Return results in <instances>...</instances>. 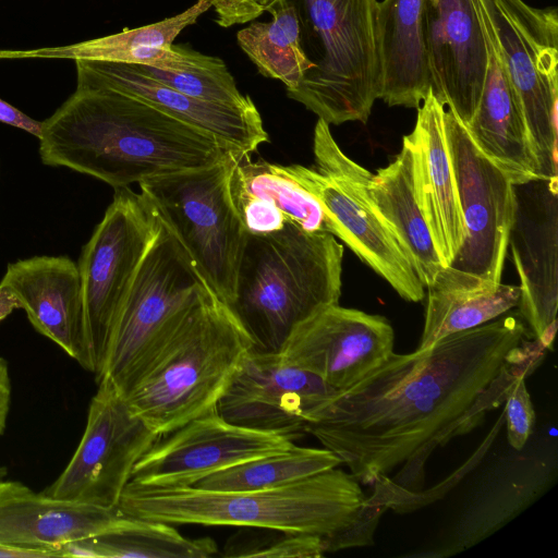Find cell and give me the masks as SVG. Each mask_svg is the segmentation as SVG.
Here are the masks:
<instances>
[{"mask_svg": "<svg viewBox=\"0 0 558 558\" xmlns=\"http://www.w3.org/2000/svg\"><path fill=\"white\" fill-rule=\"evenodd\" d=\"M525 379V375L518 377L505 400L507 439L515 450L523 449L533 433L536 420Z\"/></svg>", "mask_w": 558, "mask_h": 558, "instance_id": "obj_33", "label": "cell"}, {"mask_svg": "<svg viewBox=\"0 0 558 558\" xmlns=\"http://www.w3.org/2000/svg\"><path fill=\"white\" fill-rule=\"evenodd\" d=\"M16 308H20V303L15 295L8 288L0 286V322Z\"/></svg>", "mask_w": 558, "mask_h": 558, "instance_id": "obj_36", "label": "cell"}, {"mask_svg": "<svg viewBox=\"0 0 558 558\" xmlns=\"http://www.w3.org/2000/svg\"><path fill=\"white\" fill-rule=\"evenodd\" d=\"M7 471L4 468H0V482L5 477Z\"/></svg>", "mask_w": 558, "mask_h": 558, "instance_id": "obj_38", "label": "cell"}, {"mask_svg": "<svg viewBox=\"0 0 558 558\" xmlns=\"http://www.w3.org/2000/svg\"><path fill=\"white\" fill-rule=\"evenodd\" d=\"M238 533L227 542L223 557L318 558L328 553L324 537L265 529Z\"/></svg>", "mask_w": 558, "mask_h": 558, "instance_id": "obj_32", "label": "cell"}, {"mask_svg": "<svg viewBox=\"0 0 558 558\" xmlns=\"http://www.w3.org/2000/svg\"><path fill=\"white\" fill-rule=\"evenodd\" d=\"M230 194L248 234H269L293 223L307 232H329L319 201L289 166L253 161L238 154L230 174ZM330 233V232H329Z\"/></svg>", "mask_w": 558, "mask_h": 558, "instance_id": "obj_24", "label": "cell"}, {"mask_svg": "<svg viewBox=\"0 0 558 558\" xmlns=\"http://www.w3.org/2000/svg\"><path fill=\"white\" fill-rule=\"evenodd\" d=\"M340 459L326 448L293 446L284 451L254 458L213 473L192 487L209 490H262L331 470Z\"/></svg>", "mask_w": 558, "mask_h": 558, "instance_id": "obj_29", "label": "cell"}, {"mask_svg": "<svg viewBox=\"0 0 558 558\" xmlns=\"http://www.w3.org/2000/svg\"><path fill=\"white\" fill-rule=\"evenodd\" d=\"M123 514L36 493L17 481L0 482V546L59 557L62 545L117 529Z\"/></svg>", "mask_w": 558, "mask_h": 558, "instance_id": "obj_21", "label": "cell"}, {"mask_svg": "<svg viewBox=\"0 0 558 558\" xmlns=\"http://www.w3.org/2000/svg\"><path fill=\"white\" fill-rule=\"evenodd\" d=\"M213 3L214 0H198L183 12L162 21L76 44L26 50L0 49V59L108 61L177 70L187 61L189 46L175 45L174 39L185 27L196 23Z\"/></svg>", "mask_w": 558, "mask_h": 558, "instance_id": "obj_25", "label": "cell"}, {"mask_svg": "<svg viewBox=\"0 0 558 558\" xmlns=\"http://www.w3.org/2000/svg\"><path fill=\"white\" fill-rule=\"evenodd\" d=\"M424 327L418 350L440 339L488 323L519 304L520 287L501 282L488 290L427 289Z\"/></svg>", "mask_w": 558, "mask_h": 558, "instance_id": "obj_30", "label": "cell"}, {"mask_svg": "<svg viewBox=\"0 0 558 558\" xmlns=\"http://www.w3.org/2000/svg\"><path fill=\"white\" fill-rule=\"evenodd\" d=\"M315 165H290L295 178L322 204L328 231L384 278L405 301L424 299V287L368 192L372 172L349 158L318 119L314 129Z\"/></svg>", "mask_w": 558, "mask_h": 558, "instance_id": "obj_9", "label": "cell"}, {"mask_svg": "<svg viewBox=\"0 0 558 558\" xmlns=\"http://www.w3.org/2000/svg\"><path fill=\"white\" fill-rule=\"evenodd\" d=\"M74 62L78 88L105 87L140 98L242 154L252 155L268 142L255 104L235 107L197 99L157 82L131 63Z\"/></svg>", "mask_w": 558, "mask_h": 558, "instance_id": "obj_19", "label": "cell"}, {"mask_svg": "<svg viewBox=\"0 0 558 558\" xmlns=\"http://www.w3.org/2000/svg\"><path fill=\"white\" fill-rule=\"evenodd\" d=\"M0 558H43L40 554L0 546Z\"/></svg>", "mask_w": 558, "mask_h": 558, "instance_id": "obj_37", "label": "cell"}, {"mask_svg": "<svg viewBox=\"0 0 558 558\" xmlns=\"http://www.w3.org/2000/svg\"><path fill=\"white\" fill-rule=\"evenodd\" d=\"M238 154L208 167L138 183L141 193L183 245L207 286L227 305L234 298L247 235L229 186Z\"/></svg>", "mask_w": 558, "mask_h": 558, "instance_id": "obj_7", "label": "cell"}, {"mask_svg": "<svg viewBox=\"0 0 558 558\" xmlns=\"http://www.w3.org/2000/svg\"><path fill=\"white\" fill-rule=\"evenodd\" d=\"M33 327L92 372L81 275L68 256H34L10 263L0 280Z\"/></svg>", "mask_w": 558, "mask_h": 558, "instance_id": "obj_20", "label": "cell"}, {"mask_svg": "<svg viewBox=\"0 0 558 558\" xmlns=\"http://www.w3.org/2000/svg\"><path fill=\"white\" fill-rule=\"evenodd\" d=\"M206 288L194 262L162 222L118 313L96 380L110 379L123 395Z\"/></svg>", "mask_w": 558, "mask_h": 558, "instance_id": "obj_8", "label": "cell"}, {"mask_svg": "<svg viewBox=\"0 0 558 558\" xmlns=\"http://www.w3.org/2000/svg\"><path fill=\"white\" fill-rule=\"evenodd\" d=\"M161 227L157 211L142 193L120 187L82 248L77 267L86 340L96 378L102 369L118 313Z\"/></svg>", "mask_w": 558, "mask_h": 558, "instance_id": "obj_12", "label": "cell"}, {"mask_svg": "<svg viewBox=\"0 0 558 558\" xmlns=\"http://www.w3.org/2000/svg\"><path fill=\"white\" fill-rule=\"evenodd\" d=\"M97 383L82 439L62 473L43 493L114 509L135 464L160 435L131 411L110 379Z\"/></svg>", "mask_w": 558, "mask_h": 558, "instance_id": "obj_13", "label": "cell"}, {"mask_svg": "<svg viewBox=\"0 0 558 558\" xmlns=\"http://www.w3.org/2000/svg\"><path fill=\"white\" fill-rule=\"evenodd\" d=\"M12 385L9 364L0 356V436L3 435L11 407Z\"/></svg>", "mask_w": 558, "mask_h": 558, "instance_id": "obj_35", "label": "cell"}, {"mask_svg": "<svg viewBox=\"0 0 558 558\" xmlns=\"http://www.w3.org/2000/svg\"><path fill=\"white\" fill-rule=\"evenodd\" d=\"M518 94L542 180L557 174L558 15L523 0H475Z\"/></svg>", "mask_w": 558, "mask_h": 558, "instance_id": "obj_11", "label": "cell"}, {"mask_svg": "<svg viewBox=\"0 0 558 558\" xmlns=\"http://www.w3.org/2000/svg\"><path fill=\"white\" fill-rule=\"evenodd\" d=\"M424 37L432 92L466 125L477 109L487 68L475 0H425Z\"/></svg>", "mask_w": 558, "mask_h": 558, "instance_id": "obj_18", "label": "cell"}, {"mask_svg": "<svg viewBox=\"0 0 558 558\" xmlns=\"http://www.w3.org/2000/svg\"><path fill=\"white\" fill-rule=\"evenodd\" d=\"M393 344L395 331L386 317L337 303L298 326L279 355L341 391L380 365Z\"/></svg>", "mask_w": 558, "mask_h": 558, "instance_id": "obj_17", "label": "cell"}, {"mask_svg": "<svg viewBox=\"0 0 558 558\" xmlns=\"http://www.w3.org/2000/svg\"><path fill=\"white\" fill-rule=\"evenodd\" d=\"M477 10L485 34L487 68L477 109L465 128L478 149L513 184L539 179L518 94L494 33L478 7Z\"/></svg>", "mask_w": 558, "mask_h": 558, "instance_id": "obj_23", "label": "cell"}, {"mask_svg": "<svg viewBox=\"0 0 558 558\" xmlns=\"http://www.w3.org/2000/svg\"><path fill=\"white\" fill-rule=\"evenodd\" d=\"M343 246L329 232L288 223L269 234H248L232 302L228 305L253 350L279 353L294 329L339 303Z\"/></svg>", "mask_w": 558, "mask_h": 558, "instance_id": "obj_5", "label": "cell"}, {"mask_svg": "<svg viewBox=\"0 0 558 558\" xmlns=\"http://www.w3.org/2000/svg\"><path fill=\"white\" fill-rule=\"evenodd\" d=\"M416 109L413 131L404 137L412 151L416 201L445 268L466 238L446 137L445 106L429 88Z\"/></svg>", "mask_w": 558, "mask_h": 558, "instance_id": "obj_22", "label": "cell"}, {"mask_svg": "<svg viewBox=\"0 0 558 558\" xmlns=\"http://www.w3.org/2000/svg\"><path fill=\"white\" fill-rule=\"evenodd\" d=\"M544 350L520 319L501 315L428 349L392 352L322 404L306 433L361 484H375V505H408L423 487L430 453L480 426Z\"/></svg>", "mask_w": 558, "mask_h": 558, "instance_id": "obj_1", "label": "cell"}, {"mask_svg": "<svg viewBox=\"0 0 558 558\" xmlns=\"http://www.w3.org/2000/svg\"><path fill=\"white\" fill-rule=\"evenodd\" d=\"M444 121L466 238L427 289H493L501 282L509 246L515 211L514 184L478 149L464 123L446 107Z\"/></svg>", "mask_w": 558, "mask_h": 558, "instance_id": "obj_10", "label": "cell"}, {"mask_svg": "<svg viewBox=\"0 0 558 558\" xmlns=\"http://www.w3.org/2000/svg\"><path fill=\"white\" fill-rule=\"evenodd\" d=\"M252 349L229 306L206 288L122 396L155 433L168 434L217 407Z\"/></svg>", "mask_w": 558, "mask_h": 558, "instance_id": "obj_6", "label": "cell"}, {"mask_svg": "<svg viewBox=\"0 0 558 558\" xmlns=\"http://www.w3.org/2000/svg\"><path fill=\"white\" fill-rule=\"evenodd\" d=\"M143 73L187 96L228 106L254 105L243 95L225 61L216 56L204 54L189 48L185 64L177 70H161L135 64Z\"/></svg>", "mask_w": 558, "mask_h": 558, "instance_id": "obj_31", "label": "cell"}, {"mask_svg": "<svg viewBox=\"0 0 558 558\" xmlns=\"http://www.w3.org/2000/svg\"><path fill=\"white\" fill-rule=\"evenodd\" d=\"M0 122L24 130L39 138L41 122L32 119L17 108L0 98Z\"/></svg>", "mask_w": 558, "mask_h": 558, "instance_id": "obj_34", "label": "cell"}, {"mask_svg": "<svg viewBox=\"0 0 558 558\" xmlns=\"http://www.w3.org/2000/svg\"><path fill=\"white\" fill-rule=\"evenodd\" d=\"M38 140L44 165L92 175L116 190L240 153L140 98L105 87H76L41 122Z\"/></svg>", "mask_w": 558, "mask_h": 558, "instance_id": "obj_3", "label": "cell"}, {"mask_svg": "<svg viewBox=\"0 0 558 558\" xmlns=\"http://www.w3.org/2000/svg\"><path fill=\"white\" fill-rule=\"evenodd\" d=\"M557 179L514 184L515 211L509 234L520 279L519 307L534 339L551 349L558 307Z\"/></svg>", "mask_w": 558, "mask_h": 558, "instance_id": "obj_16", "label": "cell"}, {"mask_svg": "<svg viewBox=\"0 0 558 558\" xmlns=\"http://www.w3.org/2000/svg\"><path fill=\"white\" fill-rule=\"evenodd\" d=\"M123 515L169 524L232 525L319 535L328 553L368 546L381 513L361 483L341 469L262 490L125 486Z\"/></svg>", "mask_w": 558, "mask_h": 558, "instance_id": "obj_4", "label": "cell"}, {"mask_svg": "<svg viewBox=\"0 0 558 558\" xmlns=\"http://www.w3.org/2000/svg\"><path fill=\"white\" fill-rule=\"evenodd\" d=\"M368 192L423 287H432L444 266L416 201L412 151L405 137L393 160L372 174Z\"/></svg>", "mask_w": 558, "mask_h": 558, "instance_id": "obj_27", "label": "cell"}, {"mask_svg": "<svg viewBox=\"0 0 558 558\" xmlns=\"http://www.w3.org/2000/svg\"><path fill=\"white\" fill-rule=\"evenodd\" d=\"M289 436L244 428L217 407L161 435L135 464L132 483L183 488L226 468L294 446Z\"/></svg>", "mask_w": 558, "mask_h": 558, "instance_id": "obj_14", "label": "cell"}, {"mask_svg": "<svg viewBox=\"0 0 558 558\" xmlns=\"http://www.w3.org/2000/svg\"><path fill=\"white\" fill-rule=\"evenodd\" d=\"M377 0H214L248 59L329 125L366 123L381 94Z\"/></svg>", "mask_w": 558, "mask_h": 558, "instance_id": "obj_2", "label": "cell"}, {"mask_svg": "<svg viewBox=\"0 0 558 558\" xmlns=\"http://www.w3.org/2000/svg\"><path fill=\"white\" fill-rule=\"evenodd\" d=\"M380 99L417 108L430 88L424 37L425 0L378 2Z\"/></svg>", "mask_w": 558, "mask_h": 558, "instance_id": "obj_26", "label": "cell"}, {"mask_svg": "<svg viewBox=\"0 0 558 558\" xmlns=\"http://www.w3.org/2000/svg\"><path fill=\"white\" fill-rule=\"evenodd\" d=\"M339 390L313 373L284 363L279 353L253 349L217 403L228 422L295 439L312 414Z\"/></svg>", "mask_w": 558, "mask_h": 558, "instance_id": "obj_15", "label": "cell"}, {"mask_svg": "<svg viewBox=\"0 0 558 558\" xmlns=\"http://www.w3.org/2000/svg\"><path fill=\"white\" fill-rule=\"evenodd\" d=\"M60 557L209 558L218 554L210 537L187 538L172 524L123 515L111 532L62 545Z\"/></svg>", "mask_w": 558, "mask_h": 558, "instance_id": "obj_28", "label": "cell"}]
</instances>
